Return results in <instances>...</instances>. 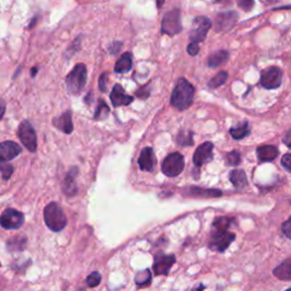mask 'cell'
<instances>
[{
    "mask_svg": "<svg viewBox=\"0 0 291 291\" xmlns=\"http://www.w3.org/2000/svg\"><path fill=\"white\" fill-rule=\"evenodd\" d=\"M195 91V87L188 80H186L184 77H180L172 92L171 105L177 111L188 110L194 101Z\"/></svg>",
    "mask_w": 291,
    "mask_h": 291,
    "instance_id": "1",
    "label": "cell"
},
{
    "mask_svg": "<svg viewBox=\"0 0 291 291\" xmlns=\"http://www.w3.org/2000/svg\"><path fill=\"white\" fill-rule=\"evenodd\" d=\"M44 223L54 232H59L67 225L66 215L57 203H49L43 209Z\"/></svg>",
    "mask_w": 291,
    "mask_h": 291,
    "instance_id": "2",
    "label": "cell"
},
{
    "mask_svg": "<svg viewBox=\"0 0 291 291\" xmlns=\"http://www.w3.org/2000/svg\"><path fill=\"white\" fill-rule=\"evenodd\" d=\"M87 66L85 64H76L66 76V88L71 95H78L87 85Z\"/></svg>",
    "mask_w": 291,
    "mask_h": 291,
    "instance_id": "3",
    "label": "cell"
},
{
    "mask_svg": "<svg viewBox=\"0 0 291 291\" xmlns=\"http://www.w3.org/2000/svg\"><path fill=\"white\" fill-rule=\"evenodd\" d=\"M234 240L235 234L233 232H230L229 230H213L208 241V248L210 250L218 251V253H224Z\"/></svg>",
    "mask_w": 291,
    "mask_h": 291,
    "instance_id": "4",
    "label": "cell"
},
{
    "mask_svg": "<svg viewBox=\"0 0 291 291\" xmlns=\"http://www.w3.org/2000/svg\"><path fill=\"white\" fill-rule=\"evenodd\" d=\"M182 31L181 11L179 8H173L167 12L162 19V34H167L169 37H174Z\"/></svg>",
    "mask_w": 291,
    "mask_h": 291,
    "instance_id": "5",
    "label": "cell"
},
{
    "mask_svg": "<svg viewBox=\"0 0 291 291\" xmlns=\"http://www.w3.org/2000/svg\"><path fill=\"white\" fill-rule=\"evenodd\" d=\"M184 169V158L183 155L180 152H172L169 156H166L162 164V172L166 176L174 177L177 176Z\"/></svg>",
    "mask_w": 291,
    "mask_h": 291,
    "instance_id": "6",
    "label": "cell"
},
{
    "mask_svg": "<svg viewBox=\"0 0 291 291\" xmlns=\"http://www.w3.org/2000/svg\"><path fill=\"white\" fill-rule=\"evenodd\" d=\"M211 28V21L206 16H197L192 21L190 30V40L191 42L199 43L206 39L207 33Z\"/></svg>",
    "mask_w": 291,
    "mask_h": 291,
    "instance_id": "7",
    "label": "cell"
},
{
    "mask_svg": "<svg viewBox=\"0 0 291 291\" xmlns=\"http://www.w3.org/2000/svg\"><path fill=\"white\" fill-rule=\"evenodd\" d=\"M17 135L23 146L25 147L29 151H31V152L37 151V148H38L37 135L31 123H30L29 121H23L21 123V125L18 126Z\"/></svg>",
    "mask_w": 291,
    "mask_h": 291,
    "instance_id": "8",
    "label": "cell"
},
{
    "mask_svg": "<svg viewBox=\"0 0 291 291\" xmlns=\"http://www.w3.org/2000/svg\"><path fill=\"white\" fill-rule=\"evenodd\" d=\"M282 71L278 66H270L260 73V86L269 90L278 89L282 83Z\"/></svg>",
    "mask_w": 291,
    "mask_h": 291,
    "instance_id": "9",
    "label": "cell"
},
{
    "mask_svg": "<svg viewBox=\"0 0 291 291\" xmlns=\"http://www.w3.org/2000/svg\"><path fill=\"white\" fill-rule=\"evenodd\" d=\"M24 215L14 208H7L0 216V225L6 230H17L24 224Z\"/></svg>",
    "mask_w": 291,
    "mask_h": 291,
    "instance_id": "10",
    "label": "cell"
},
{
    "mask_svg": "<svg viewBox=\"0 0 291 291\" xmlns=\"http://www.w3.org/2000/svg\"><path fill=\"white\" fill-rule=\"evenodd\" d=\"M176 262V258L174 255H166L164 253H157L155 255V260L152 269L156 275H169L170 271Z\"/></svg>",
    "mask_w": 291,
    "mask_h": 291,
    "instance_id": "11",
    "label": "cell"
},
{
    "mask_svg": "<svg viewBox=\"0 0 291 291\" xmlns=\"http://www.w3.org/2000/svg\"><path fill=\"white\" fill-rule=\"evenodd\" d=\"M239 15L238 13L229 11V12H223L220 13L218 16H216L215 23H214V29L216 32H226L229 31L230 29H232V27L238 21Z\"/></svg>",
    "mask_w": 291,
    "mask_h": 291,
    "instance_id": "12",
    "label": "cell"
},
{
    "mask_svg": "<svg viewBox=\"0 0 291 291\" xmlns=\"http://www.w3.org/2000/svg\"><path fill=\"white\" fill-rule=\"evenodd\" d=\"M213 149L214 145L209 141L204 142V144H201L197 148L194 154V164L197 169L199 170L206 163L213 160Z\"/></svg>",
    "mask_w": 291,
    "mask_h": 291,
    "instance_id": "13",
    "label": "cell"
},
{
    "mask_svg": "<svg viewBox=\"0 0 291 291\" xmlns=\"http://www.w3.org/2000/svg\"><path fill=\"white\" fill-rule=\"evenodd\" d=\"M22 148L14 141H4L0 144V163L12 161L21 154Z\"/></svg>",
    "mask_w": 291,
    "mask_h": 291,
    "instance_id": "14",
    "label": "cell"
},
{
    "mask_svg": "<svg viewBox=\"0 0 291 291\" xmlns=\"http://www.w3.org/2000/svg\"><path fill=\"white\" fill-rule=\"evenodd\" d=\"M138 164H139V169L141 171H146V172L154 171L156 165V157L154 154V149L150 147H145L140 152Z\"/></svg>",
    "mask_w": 291,
    "mask_h": 291,
    "instance_id": "15",
    "label": "cell"
},
{
    "mask_svg": "<svg viewBox=\"0 0 291 291\" xmlns=\"http://www.w3.org/2000/svg\"><path fill=\"white\" fill-rule=\"evenodd\" d=\"M111 101L114 107H120V106H127L130 103L133 102L135 98L132 96L126 95L124 89L121 85H115L113 87V90L111 92Z\"/></svg>",
    "mask_w": 291,
    "mask_h": 291,
    "instance_id": "16",
    "label": "cell"
},
{
    "mask_svg": "<svg viewBox=\"0 0 291 291\" xmlns=\"http://www.w3.org/2000/svg\"><path fill=\"white\" fill-rule=\"evenodd\" d=\"M77 173H78V169L76 166H74L68 171L66 176L64 177L62 188L64 194L68 197H73L77 194V186H76Z\"/></svg>",
    "mask_w": 291,
    "mask_h": 291,
    "instance_id": "17",
    "label": "cell"
},
{
    "mask_svg": "<svg viewBox=\"0 0 291 291\" xmlns=\"http://www.w3.org/2000/svg\"><path fill=\"white\" fill-rule=\"evenodd\" d=\"M186 191V196L196 198H216L222 196V191L219 189H205L200 187H189Z\"/></svg>",
    "mask_w": 291,
    "mask_h": 291,
    "instance_id": "18",
    "label": "cell"
},
{
    "mask_svg": "<svg viewBox=\"0 0 291 291\" xmlns=\"http://www.w3.org/2000/svg\"><path fill=\"white\" fill-rule=\"evenodd\" d=\"M52 124L55 125L58 130L66 133V135H71L73 132V122H72V115L71 112L67 111L62 114L61 116L55 117L52 120Z\"/></svg>",
    "mask_w": 291,
    "mask_h": 291,
    "instance_id": "19",
    "label": "cell"
},
{
    "mask_svg": "<svg viewBox=\"0 0 291 291\" xmlns=\"http://www.w3.org/2000/svg\"><path fill=\"white\" fill-rule=\"evenodd\" d=\"M257 158L260 163L264 162H273L279 155V149L272 145H264L257 148Z\"/></svg>",
    "mask_w": 291,
    "mask_h": 291,
    "instance_id": "20",
    "label": "cell"
},
{
    "mask_svg": "<svg viewBox=\"0 0 291 291\" xmlns=\"http://www.w3.org/2000/svg\"><path fill=\"white\" fill-rule=\"evenodd\" d=\"M132 65H133L132 54L127 51V52L123 54V55L120 57V59L116 62L114 71L115 73H118V74L127 73L132 70Z\"/></svg>",
    "mask_w": 291,
    "mask_h": 291,
    "instance_id": "21",
    "label": "cell"
},
{
    "mask_svg": "<svg viewBox=\"0 0 291 291\" xmlns=\"http://www.w3.org/2000/svg\"><path fill=\"white\" fill-rule=\"evenodd\" d=\"M229 179L235 189H244L248 186L247 175H246L245 171L243 170L231 171L229 174Z\"/></svg>",
    "mask_w": 291,
    "mask_h": 291,
    "instance_id": "22",
    "label": "cell"
},
{
    "mask_svg": "<svg viewBox=\"0 0 291 291\" xmlns=\"http://www.w3.org/2000/svg\"><path fill=\"white\" fill-rule=\"evenodd\" d=\"M250 132H251V129L247 121L241 122L239 123V124H236L230 129V135L234 140L245 139L246 137H248L250 135Z\"/></svg>",
    "mask_w": 291,
    "mask_h": 291,
    "instance_id": "23",
    "label": "cell"
},
{
    "mask_svg": "<svg viewBox=\"0 0 291 291\" xmlns=\"http://www.w3.org/2000/svg\"><path fill=\"white\" fill-rule=\"evenodd\" d=\"M273 274L274 277H277L280 280L291 281V257L278 265L273 270Z\"/></svg>",
    "mask_w": 291,
    "mask_h": 291,
    "instance_id": "24",
    "label": "cell"
},
{
    "mask_svg": "<svg viewBox=\"0 0 291 291\" xmlns=\"http://www.w3.org/2000/svg\"><path fill=\"white\" fill-rule=\"evenodd\" d=\"M230 58V54L228 50H219L215 51L214 54L208 57V66L214 68V67H219L221 65H223L226 62L229 61Z\"/></svg>",
    "mask_w": 291,
    "mask_h": 291,
    "instance_id": "25",
    "label": "cell"
},
{
    "mask_svg": "<svg viewBox=\"0 0 291 291\" xmlns=\"http://www.w3.org/2000/svg\"><path fill=\"white\" fill-rule=\"evenodd\" d=\"M176 144L181 147L194 146V133L190 130L181 129L176 136Z\"/></svg>",
    "mask_w": 291,
    "mask_h": 291,
    "instance_id": "26",
    "label": "cell"
},
{
    "mask_svg": "<svg viewBox=\"0 0 291 291\" xmlns=\"http://www.w3.org/2000/svg\"><path fill=\"white\" fill-rule=\"evenodd\" d=\"M151 272L149 269H146L141 272L138 273L135 278V282L139 288H144V287H148V285L151 284Z\"/></svg>",
    "mask_w": 291,
    "mask_h": 291,
    "instance_id": "27",
    "label": "cell"
},
{
    "mask_svg": "<svg viewBox=\"0 0 291 291\" xmlns=\"http://www.w3.org/2000/svg\"><path fill=\"white\" fill-rule=\"evenodd\" d=\"M27 239L24 236H15V238L7 241L8 251H22L25 248Z\"/></svg>",
    "mask_w": 291,
    "mask_h": 291,
    "instance_id": "28",
    "label": "cell"
},
{
    "mask_svg": "<svg viewBox=\"0 0 291 291\" xmlns=\"http://www.w3.org/2000/svg\"><path fill=\"white\" fill-rule=\"evenodd\" d=\"M110 115V107H108L107 103L103 101L102 99H99L98 101V106L97 110L95 112V115H93V118L96 121H103Z\"/></svg>",
    "mask_w": 291,
    "mask_h": 291,
    "instance_id": "29",
    "label": "cell"
},
{
    "mask_svg": "<svg viewBox=\"0 0 291 291\" xmlns=\"http://www.w3.org/2000/svg\"><path fill=\"white\" fill-rule=\"evenodd\" d=\"M234 223L233 218H225V216H220L216 218L213 222V230H223L226 231L230 229V226Z\"/></svg>",
    "mask_w": 291,
    "mask_h": 291,
    "instance_id": "30",
    "label": "cell"
},
{
    "mask_svg": "<svg viewBox=\"0 0 291 291\" xmlns=\"http://www.w3.org/2000/svg\"><path fill=\"white\" fill-rule=\"evenodd\" d=\"M228 80V73L225 71H221L214 77H211L208 82V87L210 89H218L219 87L223 86Z\"/></svg>",
    "mask_w": 291,
    "mask_h": 291,
    "instance_id": "31",
    "label": "cell"
},
{
    "mask_svg": "<svg viewBox=\"0 0 291 291\" xmlns=\"http://www.w3.org/2000/svg\"><path fill=\"white\" fill-rule=\"evenodd\" d=\"M226 164L230 166H238L241 162V155L238 150H232L225 156Z\"/></svg>",
    "mask_w": 291,
    "mask_h": 291,
    "instance_id": "32",
    "label": "cell"
},
{
    "mask_svg": "<svg viewBox=\"0 0 291 291\" xmlns=\"http://www.w3.org/2000/svg\"><path fill=\"white\" fill-rule=\"evenodd\" d=\"M100 282H101V275L99 272H97V271H95V272H92L91 274L88 275V278H87L88 287L96 288L100 284Z\"/></svg>",
    "mask_w": 291,
    "mask_h": 291,
    "instance_id": "33",
    "label": "cell"
},
{
    "mask_svg": "<svg viewBox=\"0 0 291 291\" xmlns=\"http://www.w3.org/2000/svg\"><path fill=\"white\" fill-rule=\"evenodd\" d=\"M0 172H2L3 174V179L6 181L12 176L14 167L11 164H7V163H0Z\"/></svg>",
    "mask_w": 291,
    "mask_h": 291,
    "instance_id": "34",
    "label": "cell"
},
{
    "mask_svg": "<svg viewBox=\"0 0 291 291\" xmlns=\"http://www.w3.org/2000/svg\"><path fill=\"white\" fill-rule=\"evenodd\" d=\"M107 81H108V73L103 72L99 77V89L101 92L107 91Z\"/></svg>",
    "mask_w": 291,
    "mask_h": 291,
    "instance_id": "35",
    "label": "cell"
},
{
    "mask_svg": "<svg viewBox=\"0 0 291 291\" xmlns=\"http://www.w3.org/2000/svg\"><path fill=\"white\" fill-rule=\"evenodd\" d=\"M281 229H282L283 234L291 240V216L289 218V220L284 222V223L282 224V228Z\"/></svg>",
    "mask_w": 291,
    "mask_h": 291,
    "instance_id": "36",
    "label": "cell"
},
{
    "mask_svg": "<svg viewBox=\"0 0 291 291\" xmlns=\"http://www.w3.org/2000/svg\"><path fill=\"white\" fill-rule=\"evenodd\" d=\"M238 6L243 8L244 11L249 12L254 7V2H251V0H240V2H238Z\"/></svg>",
    "mask_w": 291,
    "mask_h": 291,
    "instance_id": "37",
    "label": "cell"
},
{
    "mask_svg": "<svg viewBox=\"0 0 291 291\" xmlns=\"http://www.w3.org/2000/svg\"><path fill=\"white\" fill-rule=\"evenodd\" d=\"M199 50H200V48H199V46H198V43H195V42L189 43V46L187 47V51H188V54H189L190 56L198 55Z\"/></svg>",
    "mask_w": 291,
    "mask_h": 291,
    "instance_id": "38",
    "label": "cell"
},
{
    "mask_svg": "<svg viewBox=\"0 0 291 291\" xmlns=\"http://www.w3.org/2000/svg\"><path fill=\"white\" fill-rule=\"evenodd\" d=\"M281 164L284 167L285 170H288L289 172H291V154H285L282 156V158H281Z\"/></svg>",
    "mask_w": 291,
    "mask_h": 291,
    "instance_id": "39",
    "label": "cell"
},
{
    "mask_svg": "<svg viewBox=\"0 0 291 291\" xmlns=\"http://www.w3.org/2000/svg\"><path fill=\"white\" fill-rule=\"evenodd\" d=\"M122 49V42L121 41H114L110 46V52L111 55H117Z\"/></svg>",
    "mask_w": 291,
    "mask_h": 291,
    "instance_id": "40",
    "label": "cell"
},
{
    "mask_svg": "<svg viewBox=\"0 0 291 291\" xmlns=\"http://www.w3.org/2000/svg\"><path fill=\"white\" fill-rule=\"evenodd\" d=\"M148 87H149V85L144 86L141 89H139V90L137 91V96L139 98H142V99H147V98L150 96V90H147Z\"/></svg>",
    "mask_w": 291,
    "mask_h": 291,
    "instance_id": "41",
    "label": "cell"
},
{
    "mask_svg": "<svg viewBox=\"0 0 291 291\" xmlns=\"http://www.w3.org/2000/svg\"><path fill=\"white\" fill-rule=\"evenodd\" d=\"M282 142L287 146L289 149H291V130H289L282 138Z\"/></svg>",
    "mask_w": 291,
    "mask_h": 291,
    "instance_id": "42",
    "label": "cell"
},
{
    "mask_svg": "<svg viewBox=\"0 0 291 291\" xmlns=\"http://www.w3.org/2000/svg\"><path fill=\"white\" fill-rule=\"evenodd\" d=\"M5 112H6V102L3 99H0V120L4 117Z\"/></svg>",
    "mask_w": 291,
    "mask_h": 291,
    "instance_id": "43",
    "label": "cell"
},
{
    "mask_svg": "<svg viewBox=\"0 0 291 291\" xmlns=\"http://www.w3.org/2000/svg\"><path fill=\"white\" fill-rule=\"evenodd\" d=\"M205 289H206V285L199 284L198 287H196V290H195V291H203V290H205Z\"/></svg>",
    "mask_w": 291,
    "mask_h": 291,
    "instance_id": "44",
    "label": "cell"
},
{
    "mask_svg": "<svg viewBox=\"0 0 291 291\" xmlns=\"http://www.w3.org/2000/svg\"><path fill=\"white\" fill-rule=\"evenodd\" d=\"M32 73H31V75H32V77H34L36 76V74H37V72H38V68L37 67H33L32 68V71H31Z\"/></svg>",
    "mask_w": 291,
    "mask_h": 291,
    "instance_id": "45",
    "label": "cell"
},
{
    "mask_svg": "<svg viewBox=\"0 0 291 291\" xmlns=\"http://www.w3.org/2000/svg\"><path fill=\"white\" fill-rule=\"evenodd\" d=\"M162 5H163V3H160V2H158V3H157V6H158V7H161V6H162Z\"/></svg>",
    "mask_w": 291,
    "mask_h": 291,
    "instance_id": "46",
    "label": "cell"
},
{
    "mask_svg": "<svg viewBox=\"0 0 291 291\" xmlns=\"http://www.w3.org/2000/svg\"><path fill=\"white\" fill-rule=\"evenodd\" d=\"M285 291H291V288H289V289H287Z\"/></svg>",
    "mask_w": 291,
    "mask_h": 291,
    "instance_id": "47",
    "label": "cell"
},
{
    "mask_svg": "<svg viewBox=\"0 0 291 291\" xmlns=\"http://www.w3.org/2000/svg\"><path fill=\"white\" fill-rule=\"evenodd\" d=\"M0 266H2V263H0Z\"/></svg>",
    "mask_w": 291,
    "mask_h": 291,
    "instance_id": "48",
    "label": "cell"
}]
</instances>
